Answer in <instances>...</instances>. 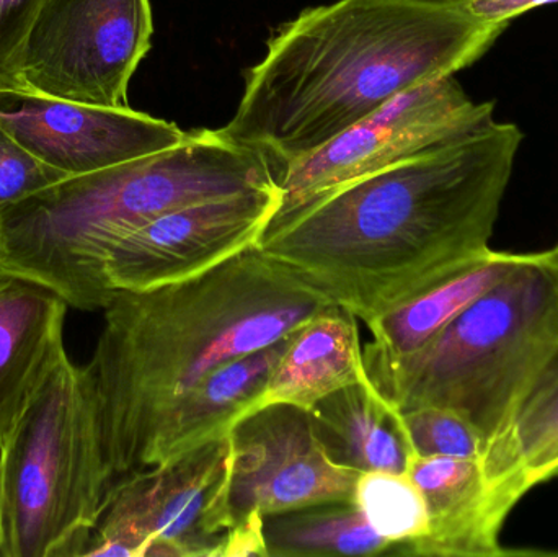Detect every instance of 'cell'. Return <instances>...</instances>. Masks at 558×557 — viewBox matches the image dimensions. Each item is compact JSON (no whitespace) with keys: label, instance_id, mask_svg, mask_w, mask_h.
Segmentation results:
<instances>
[{"label":"cell","instance_id":"obj_22","mask_svg":"<svg viewBox=\"0 0 558 557\" xmlns=\"http://www.w3.org/2000/svg\"><path fill=\"white\" fill-rule=\"evenodd\" d=\"M399 412L412 453L482 460L487 457L488 444L484 435L459 412L439 405Z\"/></svg>","mask_w":558,"mask_h":557},{"label":"cell","instance_id":"obj_5","mask_svg":"<svg viewBox=\"0 0 558 557\" xmlns=\"http://www.w3.org/2000/svg\"><path fill=\"white\" fill-rule=\"evenodd\" d=\"M558 356V249L524 255L500 283L432 342L396 366L376 391L397 411L439 405L464 415L488 448Z\"/></svg>","mask_w":558,"mask_h":557},{"label":"cell","instance_id":"obj_26","mask_svg":"<svg viewBox=\"0 0 558 557\" xmlns=\"http://www.w3.org/2000/svg\"><path fill=\"white\" fill-rule=\"evenodd\" d=\"M556 247L558 249V244L556 245Z\"/></svg>","mask_w":558,"mask_h":557},{"label":"cell","instance_id":"obj_23","mask_svg":"<svg viewBox=\"0 0 558 557\" xmlns=\"http://www.w3.org/2000/svg\"><path fill=\"white\" fill-rule=\"evenodd\" d=\"M0 128V208L68 179Z\"/></svg>","mask_w":558,"mask_h":557},{"label":"cell","instance_id":"obj_12","mask_svg":"<svg viewBox=\"0 0 558 557\" xmlns=\"http://www.w3.org/2000/svg\"><path fill=\"white\" fill-rule=\"evenodd\" d=\"M0 128L68 175H84L179 146L175 123L128 107H104L39 92L0 90Z\"/></svg>","mask_w":558,"mask_h":557},{"label":"cell","instance_id":"obj_14","mask_svg":"<svg viewBox=\"0 0 558 557\" xmlns=\"http://www.w3.org/2000/svg\"><path fill=\"white\" fill-rule=\"evenodd\" d=\"M68 303L41 284L0 278V447L68 359Z\"/></svg>","mask_w":558,"mask_h":557},{"label":"cell","instance_id":"obj_10","mask_svg":"<svg viewBox=\"0 0 558 557\" xmlns=\"http://www.w3.org/2000/svg\"><path fill=\"white\" fill-rule=\"evenodd\" d=\"M281 202L278 182L160 215L121 239L105 278L118 291H149L215 270L258 247Z\"/></svg>","mask_w":558,"mask_h":557},{"label":"cell","instance_id":"obj_13","mask_svg":"<svg viewBox=\"0 0 558 557\" xmlns=\"http://www.w3.org/2000/svg\"><path fill=\"white\" fill-rule=\"evenodd\" d=\"M405 473L416 484L426 510L428 533L397 556L500 557V542L513 506L488 480L482 458L420 457L412 453Z\"/></svg>","mask_w":558,"mask_h":557},{"label":"cell","instance_id":"obj_19","mask_svg":"<svg viewBox=\"0 0 558 557\" xmlns=\"http://www.w3.org/2000/svg\"><path fill=\"white\" fill-rule=\"evenodd\" d=\"M488 480L517 506L558 473V356L518 412L505 437L484 458Z\"/></svg>","mask_w":558,"mask_h":557},{"label":"cell","instance_id":"obj_18","mask_svg":"<svg viewBox=\"0 0 558 557\" xmlns=\"http://www.w3.org/2000/svg\"><path fill=\"white\" fill-rule=\"evenodd\" d=\"M311 417L335 463L360 473H405L412 448L400 412L371 383L348 386L322 399Z\"/></svg>","mask_w":558,"mask_h":557},{"label":"cell","instance_id":"obj_15","mask_svg":"<svg viewBox=\"0 0 558 557\" xmlns=\"http://www.w3.org/2000/svg\"><path fill=\"white\" fill-rule=\"evenodd\" d=\"M524 255L488 249L418 296L367 324L373 342L363 347V359L373 388L399 363L432 342L482 294L500 283L523 262Z\"/></svg>","mask_w":558,"mask_h":557},{"label":"cell","instance_id":"obj_6","mask_svg":"<svg viewBox=\"0 0 558 557\" xmlns=\"http://www.w3.org/2000/svg\"><path fill=\"white\" fill-rule=\"evenodd\" d=\"M113 484L94 378L68 356L0 447V557L84 556Z\"/></svg>","mask_w":558,"mask_h":557},{"label":"cell","instance_id":"obj_3","mask_svg":"<svg viewBox=\"0 0 558 557\" xmlns=\"http://www.w3.org/2000/svg\"><path fill=\"white\" fill-rule=\"evenodd\" d=\"M330 306L260 245L182 283L118 291L87 365L114 483L143 470L163 419L206 376Z\"/></svg>","mask_w":558,"mask_h":557},{"label":"cell","instance_id":"obj_21","mask_svg":"<svg viewBox=\"0 0 558 557\" xmlns=\"http://www.w3.org/2000/svg\"><path fill=\"white\" fill-rule=\"evenodd\" d=\"M353 502L377 535L393 543L392 556L428 533V510L407 473L367 471L357 477Z\"/></svg>","mask_w":558,"mask_h":557},{"label":"cell","instance_id":"obj_8","mask_svg":"<svg viewBox=\"0 0 558 557\" xmlns=\"http://www.w3.org/2000/svg\"><path fill=\"white\" fill-rule=\"evenodd\" d=\"M494 113V101L475 104L454 75L415 85L311 156L278 169L281 202L274 221L361 177L481 130L495 121Z\"/></svg>","mask_w":558,"mask_h":557},{"label":"cell","instance_id":"obj_7","mask_svg":"<svg viewBox=\"0 0 558 557\" xmlns=\"http://www.w3.org/2000/svg\"><path fill=\"white\" fill-rule=\"evenodd\" d=\"M231 440L120 477L84 556L221 557Z\"/></svg>","mask_w":558,"mask_h":557},{"label":"cell","instance_id":"obj_11","mask_svg":"<svg viewBox=\"0 0 558 557\" xmlns=\"http://www.w3.org/2000/svg\"><path fill=\"white\" fill-rule=\"evenodd\" d=\"M229 440L231 530L291 510L353 500L361 473L328 457L311 412L268 405L242 419Z\"/></svg>","mask_w":558,"mask_h":557},{"label":"cell","instance_id":"obj_9","mask_svg":"<svg viewBox=\"0 0 558 557\" xmlns=\"http://www.w3.org/2000/svg\"><path fill=\"white\" fill-rule=\"evenodd\" d=\"M153 33L150 0H46L23 49V84L49 97L128 107Z\"/></svg>","mask_w":558,"mask_h":557},{"label":"cell","instance_id":"obj_1","mask_svg":"<svg viewBox=\"0 0 558 557\" xmlns=\"http://www.w3.org/2000/svg\"><path fill=\"white\" fill-rule=\"evenodd\" d=\"M523 137L492 121L271 222L260 247L367 326L490 249Z\"/></svg>","mask_w":558,"mask_h":557},{"label":"cell","instance_id":"obj_2","mask_svg":"<svg viewBox=\"0 0 558 557\" xmlns=\"http://www.w3.org/2000/svg\"><path fill=\"white\" fill-rule=\"evenodd\" d=\"M510 23L469 0H338L304 10L245 74L231 143L264 154L275 172L299 162L402 92L454 75Z\"/></svg>","mask_w":558,"mask_h":557},{"label":"cell","instance_id":"obj_17","mask_svg":"<svg viewBox=\"0 0 558 557\" xmlns=\"http://www.w3.org/2000/svg\"><path fill=\"white\" fill-rule=\"evenodd\" d=\"M288 337L267 349L225 363L180 399L157 431L143 470L222 440L242 419L254 414L255 402Z\"/></svg>","mask_w":558,"mask_h":557},{"label":"cell","instance_id":"obj_4","mask_svg":"<svg viewBox=\"0 0 558 557\" xmlns=\"http://www.w3.org/2000/svg\"><path fill=\"white\" fill-rule=\"evenodd\" d=\"M270 160L222 136L183 143L97 172L72 175L0 208V278L48 288L81 311L114 298L105 264L114 245L160 215L277 183Z\"/></svg>","mask_w":558,"mask_h":557},{"label":"cell","instance_id":"obj_25","mask_svg":"<svg viewBox=\"0 0 558 557\" xmlns=\"http://www.w3.org/2000/svg\"><path fill=\"white\" fill-rule=\"evenodd\" d=\"M556 2L558 0H469L475 15L494 23H510L536 7Z\"/></svg>","mask_w":558,"mask_h":557},{"label":"cell","instance_id":"obj_24","mask_svg":"<svg viewBox=\"0 0 558 557\" xmlns=\"http://www.w3.org/2000/svg\"><path fill=\"white\" fill-rule=\"evenodd\" d=\"M46 0H0V90H25L23 49Z\"/></svg>","mask_w":558,"mask_h":557},{"label":"cell","instance_id":"obj_20","mask_svg":"<svg viewBox=\"0 0 558 557\" xmlns=\"http://www.w3.org/2000/svg\"><path fill=\"white\" fill-rule=\"evenodd\" d=\"M268 557L392 556L353 500L318 504L265 519Z\"/></svg>","mask_w":558,"mask_h":557},{"label":"cell","instance_id":"obj_16","mask_svg":"<svg viewBox=\"0 0 558 557\" xmlns=\"http://www.w3.org/2000/svg\"><path fill=\"white\" fill-rule=\"evenodd\" d=\"M367 383L357 319L333 304L288 337L254 414L277 404L311 412L333 392Z\"/></svg>","mask_w":558,"mask_h":557}]
</instances>
